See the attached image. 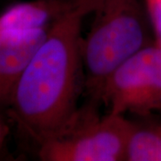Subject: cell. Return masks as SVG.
Listing matches in <instances>:
<instances>
[{
  "label": "cell",
  "mask_w": 161,
  "mask_h": 161,
  "mask_svg": "<svg viewBox=\"0 0 161 161\" xmlns=\"http://www.w3.org/2000/svg\"><path fill=\"white\" fill-rule=\"evenodd\" d=\"M73 0H31L8 6L0 14V31L49 29Z\"/></svg>",
  "instance_id": "obj_6"
},
{
  "label": "cell",
  "mask_w": 161,
  "mask_h": 161,
  "mask_svg": "<svg viewBox=\"0 0 161 161\" xmlns=\"http://www.w3.org/2000/svg\"><path fill=\"white\" fill-rule=\"evenodd\" d=\"M108 113L147 115L161 110V47H144L117 65L98 94Z\"/></svg>",
  "instance_id": "obj_4"
},
{
  "label": "cell",
  "mask_w": 161,
  "mask_h": 161,
  "mask_svg": "<svg viewBox=\"0 0 161 161\" xmlns=\"http://www.w3.org/2000/svg\"><path fill=\"white\" fill-rule=\"evenodd\" d=\"M93 14L81 52L85 87L92 98L97 99L111 72L150 45V20L142 0H102Z\"/></svg>",
  "instance_id": "obj_2"
},
{
  "label": "cell",
  "mask_w": 161,
  "mask_h": 161,
  "mask_svg": "<svg viewBox=\"0 0 161 161\" xmlns=\"http://www.w3.org/2000/svg\"><path fill=\"white\" fill-rule=\"evenodd\" d=\"M8 132H9V128L6 125V121L4 120L2 116V113H0V150L4 145Z\"/></svg>",
  "instance_id": "obj_9"
},
{
  "label": "cell",
  "mask_w": 161,
  "mask_h": 161,
  "mask_svg": "<svg viewBox=\"0 0 161 161\" xmlns=\"http://www.w3.org/2000/svg\"><path fill=\"white\" fill-rule=\"evenodd\" d=\"M156 36V44L158 45L161 47V29L159 30H155L154 31Z\"/></svg>",
  "instance_id": "obj_10"
},
{
  "label": "cell",
  "mask_w": 161,
  "mask_h": 161,
  "mask_svg": "<svg viewBox=\"0 0 161 161\" xmlns=\"http://www.w3.org/2000/svg\"><path fill=\"white\" fill-rule=\"evenodd\" d=\"M145 5L153 30L161 29V0H145Z\"/></svg>",
  "instance_id": "obj_8"
},
{
  "label": "cell",
  "mask_w": 161,
  "mask_h": 161,
  "mask_svg": "<svg viewBox=\"0 0 161 161\" xmlns=\"http://www.w3.org/2000/svg\"><path fill=\"white\" fill-rule=\"evenodd\" d=\"M49 29L0 31V113L8 109L18 80Z\"/></svg>",
  "instance_id": "obj_5"
},
{
  "label": "cell",
  "mask_w": 161,
  "mask_h": 161,
  "mask_svg": "<svg viewBox=\"0 0 161 161\" xmlns=\"http://www.w3.org/2000/svg\"><path fill=\"white\" fill-rule=\"evenodd\" d=\"M101 1L73 0L18 80L6 112L38 146L63 132L78 114L83 69L81 26Z\"/></svg>",
  "instance_id": "obj_1"
},
{
  "label": "cell",
  "mask_w": 161,
  "mask_h": 161,
  "mask_svg": "<svg viewBox=\"0 0 161 161\" xmlns=\"http://www.w3.org/2000/svg\"><path fill=\"white\" fill-rule=\"evenodd\" d=\"M130 125L125 115L98 118L78 112L63 132L38 146V155L44 161L125 160Z\"/></svg>",
  "instance_id": "obj_3"
},
{
  "label": "cell",
  "mask_w": 161,
  "mask_h": 161,
  "mask_svg": "<svg viewBox=\"0 0 161 161\" xmlns=\"http://www.w3.org/2000/svg\"><path fill=\"white\" fill-rule=\"evenodd\" d=\"M125 160L161 161V123L131 121Z\"/></svg>",
  "instance_id": "obj_7"
}]
</instances>
